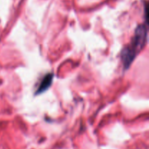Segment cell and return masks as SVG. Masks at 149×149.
<instances>
[{
	"label": "cell",
	"instance_id": "cell-2",
	"mask_svg": "<svg viewBox=\"0 0 149 149\" xmlns=\"http://www.w3.org/2000/svg\"><path fill=\"white\" fill-rule=\"evenodd\" d=\"M52 80H53V74H48L45 76L43 78L42 81L41 82L40 85H39V88L36 90V93H40L46 91L49 88V86L52 84Z\"/></svg>",
	"mask_w": 149,
	"mask_h": 149
},
{
	"label": "cell",
	"instance_id": "cell-1",
	"mask_svg": "<svg viewBox=\"0 0 149 149\" xmlns=\"http://www.w3.org/2000/svg\"><path fill=\"white\" fill-rule=\"evenodd\" d=\"M147 41V29L144 25H140L135 30V36L132 39V43L127 46L137 55L138 51L142 50Z\"/></svg>",
	"mask_w": 149,
	"mask_h": 149
}]
</instances>
